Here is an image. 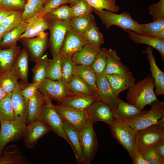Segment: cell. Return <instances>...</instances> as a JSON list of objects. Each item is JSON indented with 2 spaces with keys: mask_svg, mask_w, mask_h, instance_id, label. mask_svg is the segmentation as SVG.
<instances>
[{
  "mask_svg": "<svg viewBox=\"0 0 164 164\" xmlns=\"http://www.w3.org/2000/svg\"><path fill=\"white\" fill-rule=\"evenodd\" d=\"M155 87L153 78L148 75L128 89L127 99L129 103L139 109H143L146 105H150L157 100L154 91Z\"/></svg>",
  "mask_w": 164,
  "mask_h": 164,
  "instance_id": "obj_1",
  "label": "cell"
},
{
  "mask_svg": "<svg viewBox=\"0 0 164 164\" xmlns=\"http://www.w3.org/2000/svg\"><path fill=\"white\" fill-rule=\"evenodd\" d=\"M101 20L106 29L113 26H117L125 31L130 30L140 35L142 33L139 23L134 20L127 11L118 14L105 10L93 11Z\"/></svg>",
  "mask_w": 164,
  "mask_h": 164,
  "instance_id": "obj_2",
  "label": "cell"
},
{
  "mask_svg": "<svg viewBox=\"0 0 164 164\" xmlns=\"http://www.w3.org/2000/svg\"><path fill=\"white\" fill-rule=\"evenodd\" d=\"M107 124L114 137L127 150L132 158L136 150L137 131L123 121Z\"/></svg>",
  "mask_w": 164,
  "mask_h": 164,
  "instance_id": "obj_3",
  "label": "cell"
},
{
  "mask_svg": "<svg viewBox=\"0 0 164 164\" xmlns=\"http://www.w3.org/2000/svg\"><path fill=\"white\" fill-rule=\"evenodd\" d=\"M150 105V110L145 114L134 118L122 121L136 131L164 121V103L157 99Z\"/></svg>",
  "mask_w": 164,
  "mask_h": 164,
  "instance_id": "obj_4",
  "label": "cell"
},
{
  "mask_svg": "<svg viewBox=\"0 0 164 164\" xmlns=\"http://www.w3.org/2000/svg\"><path fill=\"white\" fill-rule=\"evenodd\" d=\"M39 90L45 99L62 103L74 94L70 90L68 83L62 79L53 80L46 78L39 85Z\"/></svg>",
  "mask_w": 164,
  "mask_h": 164,
  "instance_id": "obj_5",
  "label": "cell"
},
{
  "mask_svg": "<svg viewBox=\"0 0 164 164\" xmlns=\"http://www.w3.org/2000/svg\"><path fill=\"white\" fill-rule=\"evenodd\" d=\"M45 99V104L37 120L44 122L48 127L51 131L66 140L74 153L73 146L64 129L63 121L55 110L52 101L46 99Z\"/></svg>",
  "mask_w": 164,
  "mask_h": 164,
  "instance_id": "obj_6",
  "label": "cell"
},
{
  "mask_svg": "<svg viewBox=\"0 0 164 164\" xmlns=\"http://www.w3.org/2000/svg\"><path fill=\"white\" fill-rule=\"evenodd\" d=\"M94 124L88 119L79 132V135L85 164H89L96 153L98 144L96 133L94 130Z\"/></svg>",
  "mask_w": 164,
  "mask_h": 164,
  "instance_id": "obj_7",
  "label": "cell"
},
{
  "mask_svg": "<svg viewBox=\"0 0 164 164\" xmlns=\"http://www.w3.org/2000/svg\"><path fill=\"white\" fill-rule=\"evenodd\" d=\"M164 137V121L137 131L136 148L139 152L153 147Z\"/></svg>",
  "mask_w": 164,
  "mask_h": 164,
  "instance_id": "obj_8",
  "label": "cell"
},
{
  "mask_svg": "<svg viewBox=\"0 0 164 164\" xmlns=\"http://www.w3.org/2000/svg\"><path fill=\"white\" fill-rule=\"evenodd\" d=\"M48 20V29L50 32V36L48 45L53 57L59 53L66 33L71 26L70 20Z\"/></svg>",
  "mask_w": 164,
  "mask_h": 164,
  "instance_id": "obj_9",
  "label": "cell"
},
{
  "mask_svg": "<svg viewBox=\"0 0 164 164\" xmlns=\"http://www.w3.org/2000/svg\"><path fill=\"white\" fill-rule=\"evenodd\" d=\"M0 124V156L8 143L18 140L23 137L26 127L25 123L15 120Z\"/></svg>",
  "mask_w": 164,
  "mask_h": 164,
  "instance_id": "obj_10",
  "label": "cell"
},
{
  "mask_svg": "<svg viewBox=\"0 0 164 164\" xmlns=\"http://www.w3.org/2000/svg\"><path fill=\"white\" fill-rule=\"evenodd\" d=\"M48 33L44 32L32 38H22L19 41L28 52L30 60L36 63L43 56L48 45Z\"/></svg>",
  "mask_w": 164,
  "mask_h": 164,
  "instance_id": "obj_11",
  "label": "cell"
},
{
  "mask_svg": "<svg viewBox=\"0 0 164 164\" xmlns=\"http://www.w3.org/2000/svg\"><path fill=\"white\" fill-rule=\"evenodd\" d=\"M53 106L62 121L70 124L79 132L88 119L86 110H75L53 104Z\"/></svg>",
  "mask_w": 164,
  "mask_h": 164,
  "instance_id": "obj_12",
  "label": "cell"
},
{
  "mask_svg": "<svg viewBox=\"0 0 164 164\" xmlns=\"http://www.w3.org/2000/svg\"><path fill=\"white\" fill-rule=\"evenodd\" d=\"M50 131L46 124L38 120L26 125L23 136L26 146L28 149H33L39 139Z\"/></svg>",
  "mask_w": 164,
  "mask_h": 164,
  "instance_id": "obj_13",
  "label": "cell"
},
{
  "mask_svg": "<svg viewBox=\"0 0 164 164\" xmlns=\"http://www.w3.org/2000/svg\"><path fill=\"white\" fill-rule=\"evenodd\" d=\"M86 111L88 119L94 124L98 121L107 124L116 121L111 108L100 100L96 101Z\"/></svg>",
  "mask_w": 164,
  "mask_h": 164,
  "instance_id": "obj_14",
  "label": "cell"
},
{
  "mask_svg": "<svg viewBox=\"0 0 164 164\" xmlns=\"http://www.w3.org/2000/svg\"><path fill=\"white\" fill-rule=\"evenodd\" d=\"M86 44L83 37L71 27L66 33L59 53L63 56L72 57Z\"/></svg>",
  "mask_w": 164,
  "mask_h": 164,
  "instance_id": "obj_15",
  "label": "cell"
},
{
  "mask_svg": "<svg viewBox=\"0 0 164 164\" xmlns=\"http://www.w3.org/2000/svg\"><path fill=\"white\" fill-rule=\"evenodd\" d=\"M97 85L100 100L111 109L114 108L120 98L113 91L105 75L97 76Z\"/></svg>",
  "mask_w": 164,
  "mask_h": 164,
  "instance_id": "obj_16",
  "label": "cell"
},
{
  "mask_svg": "<svg viewBox=\"0 0 164 164\" xmlns=\"http://www.w3.org/2000/svg\"><path fill=\"white\" fill-rule=\"evenodd\" d=\"M29 57L28 52L25 48L21 49L9 69L25 84L29 83L28 74Z\"/></svg>",
  "mask_w": 164,
  "mask_h": 164,
  "instance_id": "obj_17",
  "label": "cell"
},
{
  "mask_svg": "<svg viewBox=\"0 0 164 164\" xmlns=\"http://www.w3.org/2000/svg\"><path fill=\"white\" fill-rule=\"evenodd\" d=\"M147 57L150 65L149 71L151 73L152 77L153 78L155 88L154 92L157 97L164 94V73L158 67L156 64L155 58L153 53V49L148 46L143 51Z\"/></svg>",
  "mask_w": 164,
  "mask_h": 164,
  "instance_id": "obj_18",
  "label": "cell"
},
{
  "mask_svg": "<svg viewBox=\"0 0 164 164\" xmlns=\"http://www.w3.org/2000/svg\"><path fill=\"white\" fill-rule=\"evenodd\" d=\"M19 84L12 93L11 101L15 120L26 124L27 114V101L21 92Z\"/></svg>",
  "mask_w": 164,
  "mask_h": 164,
  "instance_id": "obj_19",
  "label": "cell"
},
{
  "mask_svg": "<svg viewBox=\"0 0 164 164\" xmlns=\"http://www.w3.org/2000/svg\"><path fill=\"white\" fill-rule=\"evenodd\" d=\"M116 121H121L138 117L147 112L148 110L140 109L129 103L119 99L116 107L111 109Z\"/></svg>",
  "mask_w": 164,
  "mask_h": 164,
  "instance_id": "obj_20",
  "label": "cell"
},
{
  "mask_svg": "<svg viewBox=\"0 0 164 164\" xmlns=\"http://www.w3.org/2000/svg\"><path fill=\"white\" fill-rule=\"evenodd\" d=\"M101 46L87 44L71 57L77 65L91 66L101 50Z\"/></svg>",
  "mask_w": 164,
  "mask_h": 164,
  "instance_id": "obj_21",
  "label": "cell"
},
{
  "mask_svg": "<svg viewBox=\"0 0 164 164\" xmlns=\"http://www.w3.org/2000/svg\"><path fill=\"white\" fill-rule=\"evenodd\" d=\"M105 76L113 91L118 95L121 92L128 90L135 83L132 73L128 75L112 74Z\"/></svg>",
  "mask_w": 164,
  "mask_h": 164,
  "instance_id": "obj_22",
  "label": "cell"
},
{
  "mask_svg": "<svg viewBox=\"0 0 164 164\" xmlns=\"http://www.w3.org/2000/svg\"><path fill=\"white\" fill-rule=\"evenodd\" d=\"M45 103L44 97L38 90L27 101L26 125L38 119Z\"/></svg>",
  "mask_w": 164,
  "mask_h": 164,
  "instance_id": "obj_23",
  "label": "cell"
},
{
  "mask_svg": "<svg viewBox=\"0 0 164 164\" xmlns=\"http://www.w3.org/2000/svg\"><path fill=\"white\" fill-rule=\"evenodd\" d=\"M26 21L28 22L27 26L19 39L37 36L48 29L49 20L44 17L37 15Z\"/></svg>",
  "mask_w": 164,
  "mask_h": 164,
  "instance_id": "obj_24",
  "label": "cell"
},
{
  "mask_svg": "<svg viewBox=\"0 0 164 164\" xmlns=\"http://www.w3.org/2000/svg\"><path fill=\"white\" fill-rule=\"evenodd\" d=\"M107 56L106 75L112 74L128 75L132 73L128 67L122 63L115 50L111 49L107 50Z\"/></svg>",
  "mask_w": 164,
  "mask_h": 164,
  "instance_id": "obj_25",
  "label": "cell"
},
{
  "mask_svg": "<svg viewBox=\"0 0 164 164\" xmlns=\"http://www.w3.org/2000/svg\"><path fill=\"white\" fill-rule=\"evenodd\" d=\"M129 38L136 44H146L157 50L159 53L162 61L164 62V40L140 35L130 30H127Z\"/></svg>",
  "mask_w": 164,
  "mask_h": 164,
  "instance_id": "obj_26",
  "label": "cell"
},
{
  "mask_svg": "<svg viewBox=\"0 0 164 164\" xmlns=\"http://www.w3.org/2000/svg\"><path fill=\"white\" fill-rule=\"evenodd\" d=\"M62 121L64 131L74 149V154L77 162L79 163L85 164L83 156L79 132L70 124L64 121Z\"/></svg>",
  "mask_w": 164,
  "mask_h": 164,
  "instance_id": "obj_27",
  "label": "cell"
},
{
  "mask_svg": "<svg viewBox=\"0 0 164 164\" xmlns=\"http://www.w3.org/2000/svg\"><path fill=\"white\" fill-rule=\"evenodd\" d=\"M99 99L87 96L74 94L66 99L60 105L77 110H87Z\"/></svg>",
  "mask_w": 164,
  "mask_h": 164,
  "instance_id": "obj_28",
  "label": "cell"
},
{
  "mask_svg": "<svg viewBox=\"0 0 164 164\" xmlns=\"http://www.w3.org/2000/svg\"><path fill=\"white\" fill-rule=\"evenodd\" d=\"M21 151L15 145L7 146L0 156V164H29L26 158L21 156Z\"/></svg>",
  "mask_w": 164,
  "mask_h": 164,
  "instance_id": "obj_29",
  "label": "cell"
},
{
  "mask_svg": "<svg viewBox=\"0 0 164 164\" xmlns=\"http://www.w3.org/2000/svg\"><path fill=\"white\" fill-rule=\"evenodd\" d=\"M28 24L27 21H22L18 25L8 32L0 42V48L17 46V42L25 31Z\"/></svg>",
  "mask_w": 164,
  "mask_h": 164,
  "instance_id": "obj_30",
  "label": "cell"
},
{
  "mask_svg": "<svg viewBox=\"0 0 164 164\" xmlns=\"http://www.w3.org/2000/svg\"><path fill=\"white\" fill-rule=\"evenodd\" d=\"M68 84L70 90L75 94L94 97L100 100L99 97L77 73L72 77Z\"/></svg>",
  "mask_w": 164,
  "mask_h": 164,
  "instance_id": "obj_31",
  "label": "cell"
},
{
  "mask_svg": "<svg viewBox=\"0 0 164 164\" xmlns=\"http://www.w3.org/2000/svg\"><path fill=\"white\" fill-rule=\"evenodd\" d=\"M21 50L19 46L0 48V74L9 70L15 57Z\"/></svg>",
  "mask_w": 164,
  "mask_h": 164,
  "instance_id": "obj_32",
  "label": "cell"
},
{
  "mask_svg": "<svg viewBox=\"0 0 164 164\" xmlns=\"http://www.w3.org/2000/svg\"><path fill=\"white\" fill-rule=\"evenodd\" d=\"M63 56L59 53L49 59L47 64L46 78L53 80L62 79L61 64Z\"/></svg>",
  "mask_w": 164,
  "mask_h": 164,
  "instance_id": "obj_33",
  "label": "cell"
},
{
  "mask_svg": "<svg viewBox=\"0 0 164 164\" xmlns=\"http://www.w3.org/2000/svg\"><path fill=\"white\" fill-rule=\"evenodd\" d=\"M77 73L99 97L97 85V77L91 66H77Z\"/></svg>",
  "mask_w": 164,
  "mask_h": 164,
  "instance_id": "obj_34",
  "label": "cell"
},
{
  "mask_svg": "<svg viewBox=\"0 0 164 164\" xmlns=\"http://www.w3.org/2000/svg\"><path fill=\"white\" fill-rule=\"evenodd\" d=\"M94 21V18L92 13L88 15L73 17L70 20L71 27L82 36Z\"/></svg>",
  "mask_w": 164,
  "mask_h": 164,
  "instance_id": "obj_35",
  "label": "cell"
},
{
  "mask_svg": "<svg viewBox=\"0 0 164 164\" xmlns=\"http://www.w3.org/2000/svg\"><path fill=\"white\" fill-rule=\"evenodd\" d=\"M47 0H28L23 11L22 20L26 21L38 15Z\"/></svg>",
  "mask_w": 164,
  "mask_h": 164,
  "instance_id": "obj_36",
  "label": "cell"
},
{
  "mask_svg": "<svg viewBox=\"0 0 164 164\" xmlns=\"http://www.w3.org/2000/svg\"><path fill=\"white\" fill-rule=\"evenodd\" d=\"M49 60L48 54L46 53L36 63L32 70L33 83L39 85L46 78Z\"/></svg>",
  "mask_w": 164,
  "mask_h": 164,
  "instance_id": "obj_37",
  "label": "cell"
},
{
  "mask_svg": "<svg viewBox=\"0 0 164 164\" xmlns=\"http://www.w3.org/2000/svg\"><path fill=\"white\" fill-rule=\"evenodd\" d=\"M87 44L101 46L104 43L103 36L99 31L95 21L83 35Z\"/></svg>",
  "mask_w": 164,
  "mask_h": 164,
  "instance_id": "obj_38",
  "label": "cell"
},
{
  "mask_svg": "<svg viewBox=\"0 0 164 164\" xmlns=\"http://www.w3.org/2000/svg\"><path fill=\"white\" fill-rule=\"evenodd\" d=\"M12 93L0 101V123L15 120L11 101Z\"/></svg>",
  "mask_w": 164,
  "mask_h": 164,
  "instance_id": "obj_39",
  "label": "cell"
},
{
  "mask_svg": "<svg viewBox=\"0 0 164 164\" xmlns=\"http://www.w3.org/2000/svg\"><path fill=\"white\" fill-rule=\"evenodd\" d=\"M62 79L67 83L77 73V66L70 56H63L62 64Z\"/></svg>",
  "mask_w": 164,
  "mask_h": 164,
  "instance_id": "obj_40",
  "label": "cell"
},
{
  "mask_svg": "<svg viewBox=\"0 0 164 164\" xmlns=\"http://www.w3.org/2000/svg\"><path fill=\"white\" fill-rule=\"evenodd\" d=\"M19 79L8 70L0 74V84L7 94L12 93L18 83Z\"/></svg>",
  "mask_w": 164,
  "mask_h": 164,
  "instance_id": "obj_41",
  "label": "cell"
},
{
  "mask_svg": "<svg viewBox=\"0 0 164 164\" xmlns=\"http://www.w3.org/2000/svg\"><path fill=\"white\" fill-rule=\"evenodd\" d=\"M107 50L102 48L91 66L97 77L106 75L107 63Z\"/></svg>",
  "mask_w": 164,
  "mask_h": 164,
  "instance_id": "obj_42",
  "label": "cell"
},
{
  "mask_svg": "<svg viewBox=\"0 0 164 164\" xmlns=\"http://www.w3.org/2000/svg\"><path fill=\"white\" fill-rule=\"evenodd\" d=\"M43 17L49 19L70 20L72 18L70 6L65 5H61L51 10Z\"/></svg>",
  "mask_w": 164,
  "mask_h": 164,
  "instance_id": "obj_43",
  "label": "cell"
},
{
  "mask_svg": "<svg viewBox=\"0 0 164 164\" xmlns=\"http://www.w3.org/2000/svg\"><path fill=\"white\" fill-rule=\"evenodd\" d=\"M142 35L155 38L157 33L164 29V19L149 23L139 24Z\"/></svg>",
  "mask_w": 164,
  "mask_h": 164,
  "instance_id": "obj_44",
  "label": "cell"
},
{
  "mask_svg": "<svg viewBox=\"0 0 164 164\" xmlns=\"http://www.w3.org/2000/svg\"><path fill=\"white\" fill-rule=\"evenodd\" d=\"M94 9L105 10L117 13L120 7L116 4L115 0H85Z\"/></svg>",
  "mask_w": 164,
  "mask_h": 164,
  "instance_id": "obj_45",
  "label": "cell"
},
{
  "mask_svg": "<svg viewBox=\"0 0 164 164\" xmlns=\"http://www.w3.org/2000/svg\"><path fill=\"white\" fill-rule=\"evenodd\" d=\"M70 9L72 18L89 15L94 10L85 0H78Z\"/></svg>",
  "mask_w": 164,
  "mask_h": 164,
  "instance_id": "obj_46",
  "label": "cell"
},
{
  "mask_svg": "<svg viewBox=\"0 0 164 164\" xmlns=\"http://www.w3.org/2000/svg\"><path fill=\"white\" fill-rule=\"evenodd\" d=\"M28 0H0V7L13 12L23 11Z\"/></svg>",
  "mask_w": 164,
  "mask_h": 164,
  "instance_id": "obj_47",
  "label": "cell"
},
{
  "mask_svg": "<svg viewBox=\"0 0 164 164\" xmlns=\"http://www.w3.org/2000/svg\"><path fill=\"white\" fill-rule=\"evenodd\" d=\"M148 10L153 21L164 19V0H159L157 3L152 4L149 6Z\"/></svg>",
  "mask_w": 164,
  "mask_h": 164,
  "instance_id": "obj_48",
  "label": "cell"
},
{
  "mask_svg": "<svg viewBox=\"0 0 164 164\" xmlns=\"http://www.w3.org/2000/svg\"><path fill=\"white\" fill-rule=\"evenodd\" d=\"M23 12H13L5 19L1 25L8 29H12L22 21V16Z\"/></svg>",
  "mask_w": 164,
  "mask_h": 164,
  "instance_id": "obj_49",
  "label": "cell"
},
{
  "mask_svg": "<svg viewBox=\"0 0 164 164\" xmlns=\"http://www.w3.org/2000/svg\"><path fill=\"white\" fill-rule=\"evenodd\" d=\"M140 152L148 164H163L154 146Z\"/></svg>",
  "mask_w": 164,
  "mask_h": 164,
  "instance_id": "obj_50",
  "label": "cell"
},
{
  "mask_svg": "<svg viewBox=\"0 0 164 164\" xmlns=\"http://www.w3.org/2000/svg\"><path fill=\"white\" fill-rule=\"evenodd\" d=\"M18 84L21 89V93L27 101L39 89V85L33 82L25 84L22 82Z\"/></svg>",
  "mask_w": 164,
  "mask_h": 164,
  "instance_id": "obj_51",
  "label": "cell"
},
{
  "mask_svg": "<svg viewBox=\"0 0 164 164\" xmlns=\"http://www.w3.org/2000/svg\"><path fill=\"white\" fill-rule=\"evenodd\" d=\"M68 3L69 0H47L44 3L41 11L38 15L43 17L51 10Z\"/></svg>",
  "mask_w": 164,
  "mask_h": 164,
  "instance_id": "obj_52",
  "label": "cell"
},
{
  "mask_svg": "<svg viewBox=\"0 0 164 164\" xmlns=\"http://www.w3.org/2000/svg\"><path fill=\"white\" fill-rule=\"evenodd\" d=\"M154 147L162 164H164V137L159 140Z\"/></svg>",
  "mask_w": 164,
  "mask_h": 164,
  "instance_id": "obj_53",
  "label": "cell"
},
{
  "mask_svg": "<svg viewBox=\"0 0 164 164\" xmlns=\"http://www.w3.org/2000/svg\"><path fill=\"white\" fill-rule=\"evenodd\" d=\"M132 159L133 164H148L141 153L137 149Z\"/></svg>",
  "mask_w": 164,
  "mask_h": 164,
  "instance_id": "obj_54",
  "label": "cell"
},
{
  "mask_svg": "<svg viewBox=\"0 0 164 164\" xmlns=\"http://www.w3.org/2000/svg\"><path fill=\"white\" fill-rule=\"evenodd\" d=\"M13 12H14L9 11L0 7V25L2 23L8 16Z\"/></svg>",
  "mask_w": 164,
  "mask_h": 164,
  "instance_id": "obj_55",
  "label": "cell"
},
{
  "mask_svg": "<svg viewBox=\"0 0 164 164\" xmlns=\"http://www.w3.org/2000/svg\"><path fill=\"white\" fill-rule=\"evenodd\" d=\"M10 30L0 25V42L6 34Z\"/></svg>",
  "mask_w": 164,
  "mask_h": 164,
  "instance_id": "obj_56",
  "label": "cell"
},
{
  "mask_svg": "<svg viewBox=\"0 0 164 164\" xmlns=\"http://www.w3.org/2000/svg\"><path fill=\"white\" fill-rule=\"evenodd\" d=\"M155 38L164 40V29L158 32L156 35Z\"/></svg>",
  "mask_w": 164,
  "mask_h": 164,
  "instance_id": "obj_57",
  "label": "cell"
},
{
  "mask_svg": "<svg viewBox=\"0 0 164 164\" xmlns=\"http://www.w3.org/2000/svg\"><path fill=\"white\" fill-rule=\"evenodd\" d=\"M8 94L0 84V101L5 98Z\"/></svg>",
  "mask_w": 164,
  "mask_h": 164,
  "instance_id": "obj_58",
  "label": "cell"
},
{
  "mask_svg": "<svg viewBox=\"0 0 164 164\" xmlns=\"http://www.w3.org/2000/svg\"><path fill=\"white\" fill-rule=\"evenodd\" d=\"M78 0H69L70 6H73Z\"/></svg>",
  "mask_w": 164,
  "mask_h": 164,
  "instance_id": "obj_59",
  "label": "cell"
}]
</instances>
